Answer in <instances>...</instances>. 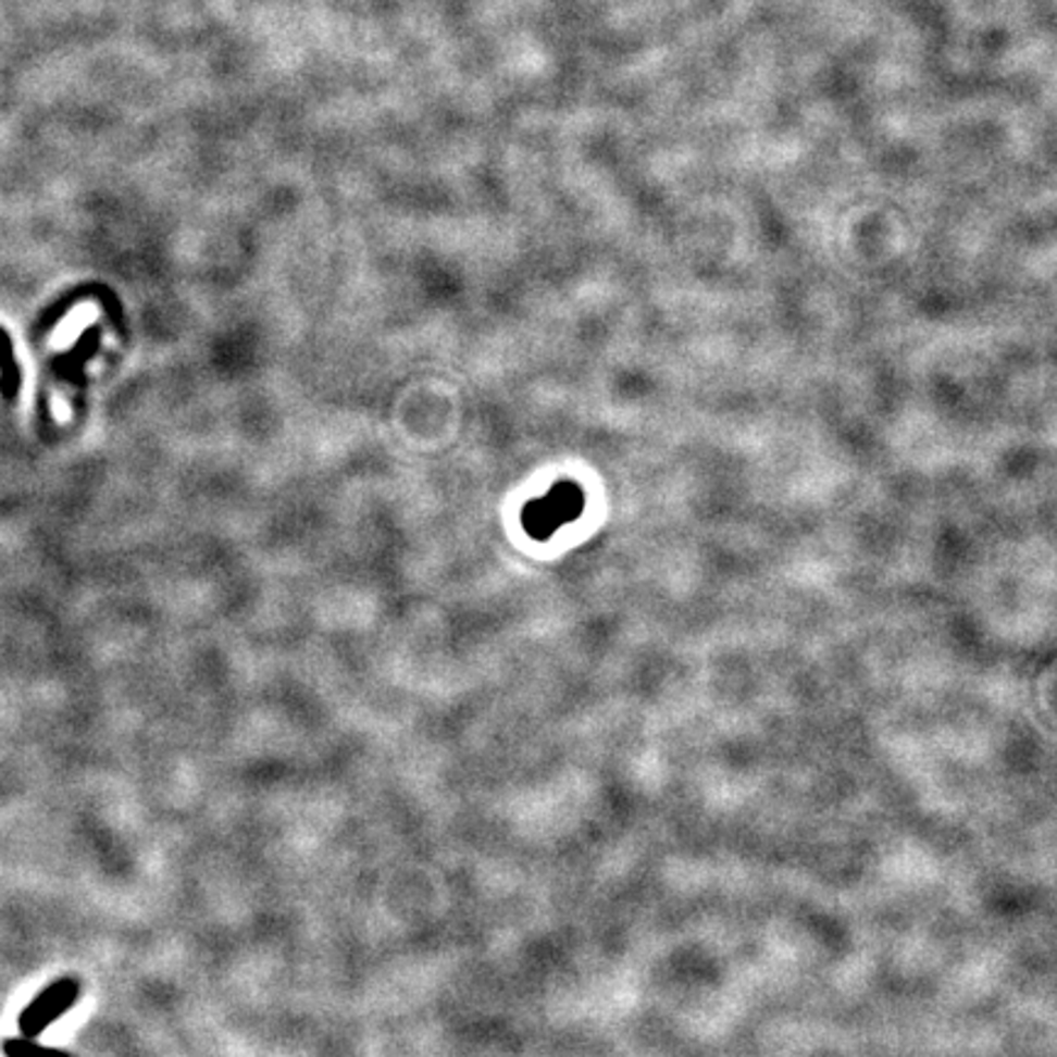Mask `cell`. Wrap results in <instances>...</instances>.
<instances>
[{"label": "cell", "mask_w": 1057, "mask_h": 1057, "mask_svg": "<svg viewBox=\"0 0 1057 1057\" xmlns=\"http://www.w3.org/2000/svg\"><path fill=\"white\" fill-rule=\"evenodd\" d=\"M78 992H82V986H78L74 977L57 979V982L49 984L45 992H39L35 996V1002L20 1014L17 1018L20 1031H23L25 1037H37L76 1004Z\"/></svg>", "instance_id": "cell-1"}, {"label": "cell", "mask_w": 1057, "mask_h": 1057, "mask_svg": "<svg viewBox=\"0 0 1057 1057\" xmlns=\"http://www.w3.org/2000/svg\"><path fill=\"white\" fill-rule=\"evenodd\" d=\"M0 372H3V375H0V391H3L8 399H13L20 385V372L13 358V346H10V338L3 328H0Z\"/></svg>", "instance_id": "cell-2"}, {"label": "cell", "mask_w": 1057, "mask_h": 1057, "mask_svg": "<svg viewBox=\"0 0 1057 1057\" xmlns=\"http://www.w3.org/2000/svg\"><path fill=\"white\" fill-rule=\"evenodd\" d=\"M3 1053L5 1057H72L64 1050L39 1045L33 1037H10V1041L3 1043Z\"/></svg>", "instance_id": "cell-3"}]
</instances>
